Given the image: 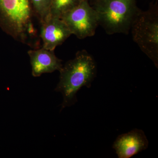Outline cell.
<instances>
[{
  "label": "cell",
  "instance_id": "cell-2",
  "mask_svg": "<svg viewBox=\"0 0 158 158\" xmlns=\"http://www.w3.org/2000/svg\"><path fill=\"white\" fill-rule=\"evenodd\" d=\"M94 9L101 25L109 34H127L141 10L136 0H94Z\"/></svg>",
  "mask_w": 158,
  "mask_h": 158
},
{
  "label": "cell",
  "instance_id": "cell-3",
  "mask_svg": "<svg viewBox=\"0 0 158 158\" xmlns=\"http://www.w3.org/2000/svg\"><path fill=\"white\" fill-rule=\"evenodd\" d=\"M29 0H0V28L15 40L26 44L35 30Z\"/></svg>",
  "mask_w": 158,
  "mask_h": 158
},
{
  "label": "cell",
  "instance_id": "cell-8",
  "mask_svg": "<svg viewBox=\"0 0 158 158\" xmlns=\"http://www.w3.org/2000/svg\"><path fill=\"white\" fill-rule=\"evenodd\" d=\"M30 58L33 77H40L42 74L52 73L62 68V61L57 58L54 50L44 48L28 52Z\"/></svg>",
  "mask_w": 158,
  "mask_h": 158
},
{
  "label": "cell",
  "instance_id": "cell-5",
  "mask_svg": "<svg viewBox=\"0 0 158 158\" xmlns=\"http://www.w3.org/2000/svg\"><path fill=\"white\" fill-rule=\"evenodd\" d=\"M61 19L72 34L80 39L93 36L99 25L97 13L88 0H83L78 6L63 15Z\"/></svg>",
  "mask_w": 158,
  "mask_h": 158
},
{
  "label": "cell",
  "instance_id": "cell-7",
  "mask_svg": "<svg viewBox=\"0 0 158 158\" xmlns=\"http://www.w3.org/2000/svg\"><path fill=\"white\" fill-rule=\"evenodd\" d=\"M40 24L43 47L47 49L55 50L72 34L65 23L59 18L49 15Z\"/></svg>",
  "mask_w": 158,
  "mask_h": 158
},
{
  "label": "cell",
  "instance_id": "cell-10",
  "mask_svg": "<svg viewBox=\"0 0 158 158\" xmlns=\"http://www.w3.org/2000/svg\"><path fill=\"white\" fill-rule=\"evenodd\" d=\"M34 12L41 23L49 16L51 0H31Z\"/></svg>",
  "mask_w": 158,
  "mask_h": 158
},
{
  "label": "cell",
  "instance_id": "cell-4",
  "mask_svg": "<svg viewBox=\"0 0 158 158\" xmlns=\"http://www.w3.org/2000/svg\"><path fill=\"white\" fill-rule=\"evenodd\" d=\"M133 40L158 68L157 5L140 11L131 27Z\"/></svg>",
  "mask_w": 158,
  "mask_h": 158
},
{
  "label": "cell",
  "instance_id": "cell-6",
  "mask_svg": "<svg viewBox=\"0 0 158 158\" xmlns=\"http://www.w3.org/2000/svg\"><path fill=\"white\" fill-rule=\"evenodd\" d=\"M148 140L142 130L135 128L120 135L113 145L118 158H130L147 149Z\"/></svg>",
  "mask_w": 158,
  "mask_h": 158
},
{
  "label": "cell",
  "instance_id": "cell-9",
  "mask_svg": "<svg viewBox=\"0 0 158 158\" xmlns=\"http://www.w3.org/2000/svg\"><path fill=\"white\" fill-rule=\"evenodd\" d=\"M83 0H51L50 16L61 19L67 11L78 6Z\"/></svg>",
  "mask_w": 158,
  "mask_h": 158
},
{
  "label": "cell",
  "instance_id": "cell-1",
  "mask_svg": "<svg viewBox=\"0 0 158 158\" xmlns=\"http://www.w3.org/2000/svg\"><path fill=\"white\" fill-rule=\"evenodd\" d=\"M59 72V81L55 90L63 96L62 110L76 103L77 93L81 88L91 87L96 76V62L87 51L83 50L77 52L75 58L67 61Z\"/></svg>",
  "mask_w": 158,
  "mask_h": 158
}]
</instances>
